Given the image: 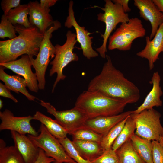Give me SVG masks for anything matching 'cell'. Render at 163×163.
Instances as JSON below:
<instances>
[{
	"instance_id": "obj_2",
	"label": "cell",
	"mask_w": 163,
	"mask_h": 163,
	"mask_svg": "<svg viewBox=\"0 0 163 163\" xmlns=\"http://www.w3.org/2000/svg\"><path fill=\"white\" fill-rule=\"evenodd\" d=\"M18 34L11 39L0 41V63L16 60L20 56L27 54L30 57L37 56L44 35L34 26L28 28L16 24Z\"/></svg>"
},
{
	"instance_id": "obj_7",
	"label": "cell",
	"mask_w": 163,
	"mask_h": 163,
	"mask_svg": "<svg viewBox=\"0 0 163 163\" xmlns=\"http://www.w3.org/2000/svg\"><path fill=\"white\" fill-rule=\"evenodd\" d=\"M105 2L104 8L98 7L104 13L98 14L97 19L105 24V29L104 34L101 35L103 39L102 44L100 47L96 49L103 58L106 57L107 43L112 31L118 24L127 22L130 19L128 14L124 11L120 4L113 3L110 0H106Z\"/></svg>"
},
{
	"instance_id": "obj_30",
	"label": "cell",
	"mask_w": 163,
	"mask_h": 163,
	"mask_svg": "<svg viewBox=\"0 0 163 163\" xmlns=\"http://www.w3.org/2000/svg\"><path fill=\"white\" fill-rule=\"evenodd\" d=\"M58 140L68 156L77 163H93L85 159L80 155L75 148L72 141L67 137Z\"/></svg>"
},
{
	"instance_id": "obj_26",
	"label": "cell",
	"mask_w": 163,
	"mask_h": 163,
	"mask_svg": "<svg viewBox=\"0 0 163 163\" xmlns=\"http://www.w3.org/2000/svg\"><path fill=\"white\" fill-rule=\"evenodd\" d=\"M0 163H25L21 155L14 146H6L0 139Z\"/></svg>"
},
{
	"instance_id": "obj_12",
	"label": "cell",
	"mask_w": 163,
	"mask_h": 163,
	"mask_svg": "<svg viewBox=\"0 0 163 163\" xmlns=\"http://www.w3.org/2000/svg\"><path fill=\"white\" fill-rule=\"evenodd\" d=\"M0 131L8 130L22 134H27L34 136L39 134L31 124L30 121L33 120L32 116L16 117L11 111L5 109L2 112L0 111Z\"/></svg>"
},
{
	"instance_id": "obj_31",
	"label": "cell",
	"mask_w": 163,
	"mask_h": 163,
	"mask_svg": "<svg viewBox=\"0 0 163 163\" xmlns=\"http://www.w3.org/2000/svg\"><path fill=\"white\" fill-rule=\"evenodd\" d=\"M14 26L7 18L4 14L1 18L0 23V38L4 39L5 37L11 39L16 37V34Z\"/></svg>"
},
{
	"instance_id": "obj_38",
	"label": "cell",
	"mask_w": 163,
	"mask_h": 163,
	"mask_svg": "<svg viewBox=\"0 0 163 163\" xmlns=\"http://www.w3.org/2000/svg\"><path fill=\"white\" fill-rule=\"evenodd\" d=\"M57 1V0H40V3L42 7L50 8V7L54 5Z\"/></svg>"
},
{
	"instance_id": "obj_40",
	"label": "cell",
	"mask_w": 163,
	"mask_h": 163,
	"mask_svg": "<svg viewBox=\"0 0 163 163\" xmlns=\"http://www.w3.org/2000/svg\"><path fill=\"white\" fill-rule=\"evenodd\" d=\"M159 142L163 147V135L161 137Z\"/></svg>"
},
{
	"instance_id": "obj_18",
	"label": "cell",
	"mask_w": 163,
	"mask_h": 163,
	"mask_svg": "<svg viewBox=\"0 0 163 163\" xmlns=\"http://www.w3.org/2000/svg\"><path fill=\"white\" fill-rule=\"evenodd\" d=\"M14 146L21 155L25 163H34L38 158L40 148L25 135L11 131Z\"/></svg>"
},
{
	"instance_id": "obj_25",
	"label": "cell",
	"mask_w": 163,
	"mask_h": 163,
	"mask_svg": "<svg viewBox=\"0 0 163 163\" xmlns=\"http://www.w3.org/2000/svg\"><path fill=\"white\" fill-rule=\"evenodd\" d=\"M29 12L28 4H20L17 7L11 9L6 17L14 26L19 24L28 28L31 26L28 18Z\"/></svg>"
},
{
	"instance_id": "obj_11",
	"label": "cell",
	"mask_w": 163,
	"mask_h": 163,
	"mask_svg": "<svg viewBox=\"0 0 163 163\" xmlns=\"http://www.w3.org/2000/svg\"><path fill=\"white\" fill-rule=\"evenodd\" d=\"M73 2L70 1L69 3L68 15L64 23L65 27L68 28L74 27L75 31L76 40L80 44L83 54L89 59L98 56V53L94 50L92 46L93 37L90 36L91 33L85 29V27L80 26L76 21L74 15L73 6Z\"/></svg>"
},
{
	"instance_id": "obj_22",
	"label": "cell",
	"mask_w": 163,
	"mask_h": 163,
	"mask_svg": "<svg viewBox=\"0 0 163 163\" xmlns=\"http://www.w3.org/2000/svg\"><path fill=\"white\" fill-rule=\"evenodd\" d=\"M33 120H38L43 124L49 132L58 139L67 137L68 131L56 120H54L39 111L33 116Z\"/></svg>"
},
{
	"instance_id": "obj_21",
	"label": "cell",
	"mask_w": 163,
	"mask_h": 163,
	"mask_svg": "<svg viewBox=\"0 0 163 163\" xmlns=\"http://www.w3.org/2000/svg\"><path fill=\"white\" fill-rule=\"evenodd\" d=\"M72 144L80 155L85 159L92 161L104 151L100 143L91 141L73 140Z\"/></svg>"
},
{
	"instance_id": "obj_33",
	"label": "cell",
	"mask_w": 163,
	"mask_h": 163,
	"mask_svg": "<svg viewBox=\"0 0 163 163\" xmlns=\"http://www.w3.org/2000/svg\"><path fill=\"white\" fill-rule=\"evenodd\" d=\"M152 143V159L153 163H163V147L158 141Z\"/></svg>"
},
{
	"instance_id": "obj_39",
	"label": "cell",
	"mask_w": 163,
	"mask_h": 163,
	"mask_svg": "<svg viewBox=\"0 0 163 163\" xmlns=\"http://www.w3.org/2000/svg\"><path fill=\"white\" fill-rule=\"evenodd\" d=\"M159 11L163 14V0H152Z\"/></svg>"
},
{
	"instance_id": "obj_20",
	"label": "cell",
	"mask_w": 163,
	"mask_h": 163,
	"mask_svg": "<svg viewBox=\"0 0 163 163\" xmlns=\"http://www.w3.org/2000/svg\"><path fill=\"white\" fill-rule=\"evenodd\" d=\"M5 68L0 67V80L5 84L7 88L10 91L17 94L20 92L30 101H34L36 97L30 94L26 88L27 84L26 81L20 75H10L4 71Z\"/></svg>"
},
{
	"instance_id": "obj_15",
	"label": "cell",
	"mask_w": 163,
	"mask_h": 163,
	"mask_svg": "<svg viewBox=\"0 0 163 163\" xmlns=\"http://www.w3.org/2000/svg\"><path fill=\"white\" fill-rule=\"evenodd\" d=\"M146 45L142 50L136 55L148 61L149 69L152 70L155 62L159 59V56L163 53V23L159 27L154 37L152 40L149 37H145Z\"/></svg>"
},
{
	"instance_id": "obj_28",
	"label": "cell",
	"mask_w": 163,
	"mask_h": 163,
	"mask_svg": "<svg viewBox=\"0 0 163 163\" xmlns=\"http://www.w3.org/2000/svg\"><path fill=\"white\" fill-rule=\"evenodd\" d=\"M128 116L114 126L106 135L103 136L100 144L104 151L111 148L113 143L124 127Z\"/></svg>"
},
{
	"instance_id": "obj_27",
	"label": "cell",
	"mask_w": 163,
	"mask_h": 163,
	"mask_svg": "<svg viewBox=\"0 0 163 163\" xmlns=\"http://www.w3.org/2000/svg\"><path fill=\"white\" fill-rule=\"evenodd\" d=\"M136 129L135 123L130 115L128 117L124 127L113 143L111 147L112 149L116 151L123 144L130 139L135 134Z\"/></svg>"
},
{
	"instance_id": "obj_1",
	"label": "cell",
	"mask_w": 163,
	"mask_h": 163,
	"mask_svg": "<svg viewBox=\"0 0 163 163\" xmlns=\"http://www.w3.org/2000/svg\"><path fill=\"white\" fill-rule=\"evenodd\" d=\"M106 58L107 62L100 73L91 80L87 90L97 91L127 104L137 102L140 97L139 88L113 66L108 55Z\"/></svg>"
},
{
	"instance_id": "obj_36",
	"label": "cell",
	"mask_w": 163,
	"mask_h": 163,
	"mask_svg": "<svg viewBox=\"0 0 163 163\" xmlns=\"http://www.w3.org/2000/svg\"><path fill=\"white\" fill-rule=\"evenodd\" d=\"M54 159L52 158L47 156L44 151L40 148L39 157L34 163H51L54 162Z\"/></svg>"
},
{
	"instance_id": "obj_9",
	"label": "cell",
	"mask_w": 163,
	"mask_h": 163,
	"mask_svg": "<svg viewBox=\"0 0 163 163\" xmlns=\"http://www.w3.org/2000/svg\"><path fill=\"white\" fill-rule=\"evenodd\" d=\"M39 132L40 133L37 136L28 134L27 136L35 145L44 151L47 156L54 159L53 163H77L68 156L58 139L42 124L40 126Z\"/></svg>"
},
{
	"instance_id": "obj_34",
	"label": "cell",
	"mask_w": 163,
	"mask_h": 163,
	"mask_svg": "<svg viewBox=\"0 0 163 163\" xmlns=\"http://www.w3.org/2000/svg\"><path fill=\"white\" fill-rule=\"evenodd\" d=\"M20 0H2L1 5L4 14L7 16L9 11L20 5Z\"/></svg>"
},
{
	"instance_id": "obj_19",
	"label": "cell",
	"mask_w": 163,
	"mask_h": 163,
	"mask_svg": "<svg viewBox=\"0 0 163 163\" xmlns=\"http://www.w3.org/2000/svg\"><path fill=\"white\" fill-rule=\"evenodd\" d=\"M160 81L161 77L158 72H154L149 82V83L152 85L151 90L147 95L143 103L133 110V113H138L144 110L152 109L154 107L162 106V101L160 97L163 94V92L160 86Z\"/></svg>"
},
{
	"instance_id": "obj_37",
	"label": "cell",
	"mask_w": 163,
	"mask_h": 163,
	"mask_svg": "<svg viewBox=\"0 0 163 163\" xmlns=\"http://www.w3.org/2000/svg\"><path fill=\"white\" fill-rule=\"evenodd\" d=\"M112 1L113 3H117L120 4L122 7L124 11L126 13L130 12L131 10L128 5L129 0H113Z\"/></svg>"
},
{
	"instance_id": "obj_10",
	"label": "cell",
	"mask_w": 163,
	"mask_h": 163,
	"mask_svg": "<svg viewBox=\"0 0 163 163\" xmlns=\"http://www.w3.org/2000/svg\"><path fill=\"white\" fill-rule=\"evenodd\" d=\"M40 105L45 107L47 112L53 115L56 120L65 128L70 135L74 131L83 128L88 119L85 113L75 106L69 110L59 111L49 102L40 100Z\"/></svg>"
},
{
	"instance_id": "obj_16",
	"label": "cell",
	"mask_w": 163,
	"mask_h": 163,
	"mask_svg": "<svg viewBox=\"0 0 163 163\" xmlns=\"http://www.w3.org/2000/svg\"><path fill=\"white\" fill-rule=\"evenodd\" d=\"M133 110L126 111L119 114L109 116H99L88 119L84 127L104 136L114 126L133 113Z\"/></svg>"
},
{
	"instance_id": "obj_8",
	"label": "cell",
	"mask_w": 163,
	"mask_h": 163,
	"mask_svg": "<svg viewBox=\"0 0 163 163\" xmlns=\"http://www.w3.org/2000/svg\"><path fill=\"white\" fill-rule=\"evenodd\" d=\"M136 126L135 134L152 141H159L163 135V127L161 123L160 113L153 108L130 115Z\"/></svg>"
},
{
	"instance_id": "obj_29",
	"label": "cell",
	"mask_w": 163,
	"mask_h": 163,
	"mask_svg": "<svg viewBox=\"0 0 163 163\" xmlns=\"http://www.w3.org/2000/svg\"><path fill=\"white\" fill-rule=\"evenodd\" d=\"M71 135L73 140L91 141L100 144L103 136L91 130L84 127L75 130Z\"/></svg>"
},
{
	"instance_id": "obj_35",
	"label": "cell",
	"mask_w": 163,
	"mask_h": 163,
	"mask_svg": "<svg viewBox=\"0 0 163 163\" xmlns=\"http://www.w3.org/2000/svg\"><path fill=\"white\" fill-rule=\"evenodd\" d=\"M10 90L8 89L5 85L0 82V95L5 98H9L14 102L17 103L18 100L11 94Z\"/></svg>"
},
{
	"instance_id": "obj_23",
	"label": "cell",
	"mask_w": 163,
	"mask_h": 163,
	"mask_svg": "<svg viewBox=\"0 0 163 163\" xmlns=\"http://www.w3.org/2000/svg\"><path fill=\"white\" fill-rule=\"evenodd\" d=\"M131 143L136 151L145 163H153L152 141L134 134L131 138Z\"/></svg>"
},
{
	"instance_id": "obj_13",
	"label": "cell",
	"mask_w": 163,
	"mask_h": 163,
	"mask_svg": "<svg viewBox=\"0 0 163 163\" xmlns=\"http://www.w3.org/2000/svg\"><path fill=\"white\" fill-rule=\"evenodd\" d=\"M0 66L23 77L27 82V87L30 91L36 93L38 91L39 88L37 75L32 71V64L28 55H24L18 60L0 63Z\"/></svg>"
},
{
	"instance_id": "obj_17",
	"label": "cell",
	"mask_w": 163,
	"mask_h": 163,
	"mask_svg": "<svg viewBox=\"0 0 163 163\" xmlns=\"http://www.w3.org/2000/svg\"><path fill=\"white\" fill-rule=\"evenodd\" d=\"M28 5L29 9V20L31 25L37 27L44 35L54 22L49 13L50 9L42 7L36 1H30Z\"/></svg>"
},
{
	"instance_id": "obj_42",
	"label": "cell",
	"mask_w": 163,
	"mask_h": 163,
	"mask_svg": "<svg viewBox=\"0 0 163 163\" xmlns=\"http://www.w3.org/2000/svg\"></svg>"
},
{
	"instance_id": "obj_41",
	"label": "cell",
	"mask_w": 163,
	"mask_h": 163,
	"mask_svg": "<svg viewBox=\"0 0 163 163\" xmlns=\"http://www.w3.org/2000/svg\"><path fill=\"white\" fill-rule=\"evenodd\" d=\"M3 106V101L2 99H0V109H2Z\"/></svg>"
},
{
	"instance_id": "obj_4",
	"label": "cell",
	"mask_w": 163,
	"mask_h": 163,
	"mask_svg": "<svg viewBox=\"0 0 163 163\" xmlns=\"http://www.w3.org/2000/svg\"><path fill=\"white\" fill-rule=\"evenodd\" d=\"M145 34L146 30L141 20L137 17L131 18L127 22L121 23L110 36L108 48L110 50H129L135 39L143 38Z\"/></svg>"
},
{
	"instance_id": "obj_6",
	"label": "cell",
	"mask_w": 163,
	"mask_h": 163,
	"mask_svg": "<svg viewBox=\"0 0 163 163\" xmlns=\"http://www.w3.org/2000/svg\"><path fill=\"white\" fill-rule=\"evenodd\" d=\"M66 36V39L64 44L62 46L57 44L55 46V56L50 63L52 67L49 71V76H51L55 73L57 74L52 90V93L58 83L66 77L63 73L64 68L71 62L77 61L79 59L77 54L73 52L75 45L77 42L76 34L68 30Z\"/></svg>"
},
{
	"instance_id": "obj_5",
	"label": "cell",
	"mask_w": 163,
	"mask_h": 163,
	"mask_svg": "<svg viewBox=\"0 0 163 163\" xmlns=\"http://www.w3.org/2000/svg\"><path fill=\"white\" fill-rule=\"evenodd\" d=\"M61 27V23L57 20L54 21L53 24L44 34V37L39 48L38 53L34 59L30 57L33 68L37 75L39 89H45V74L51 60L54 58L55 47L50 40L52 33Z\"/></svg>"
},
{
	"instance_id": "obj_3",
	"label": "cell",
	"mask_w": 163,
	"mask_h": 163,
	"mask_svg": "<svg viewBox=\"0 0 163 163\" xmlns=\"http://www.w3.org/2000/svg\"><path fill=\"white\" fill-rule=\"evenodd\" d=\"M127 104L107 96L96 91H83L75 104L86 114L88 119L99 116H109L123 112Z\"/></svg>"
},
{
	"instance_id": "obj_14",
	"label": "cell",
	"mask_w": 163,
	"mask_h": 163,
	"mask_svg": "<svg viewBox=\"0 0 163 163\" xmlns=\"http://www.w3.org/2000/svg\"><path fill=\"white\" fill-rule=\"evenodd\" d=\"M134 4L139 9L140 17L149 21L151 24L152 31L149 38L151 40L163 23V14L159 11L152 0H134Z\"/></svg>"
},
{
	"instance_id": "obj_32",
	"label": "cell",
	"mask_w": 163,
	"mask_h": 163,
	"mask_svg": "<svg viewBox=\"0 0 163 163\" xmlns=\"http://www.w3.org/2000/svg\"><path fill=\"white\" fill-rule=\"evenodd\" d=\"M91 162L93 163H119V160L116 151L111 148L105 150L101 155Z\"/></svg>"
},
{
	"instance_id": "obj_24",
	"label": "cell",
	"mask_w": 163,
	"mask_h": 163,
	"mask_svg": "<svg viewBox=\"0 0 163 163\" xmlns=\"http://www.w3.org/2000/svg\"><path fill=\"white\" fill-rule=\"evenodd\" d=\"M116 152L119 163H145L134 149L130 139L123 144Z\"/></svg>"
}]
</instances>
